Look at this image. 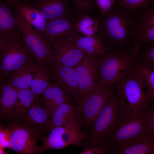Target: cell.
Listing matches in <instances>:
<instances>
[{
	"instance_id": "ba28073f",
	"label": "cell",
	"mask_w": 154,
	"mask_h": 154,
	"mask_svg": "<svg viewBox=\"0 0 154 154\" xmlns=\"http://www.w3.org/2000/svg\"><path fill=\"white\" fill-rule=\"evenodd\" d=\"M10 132V148L19 154H36L43 151L37 143L40 130L25 122H16L8 127Z\"/></svg>"
},
{
	"instance_id": "836d02e7",
	"label": "cell",
	"mask_w": 154,
	"mask_h": 154,
	"mask_svg": "<svg viewBox=\"0 0 154 154\" xmlns=\"http://www.w3.org/2000/svg\"><path fill=\"white\" fill-rule=\"evenodd\" d=\"M100 13L105 14L110 11L115 3L116 0H94Z\"/></svg>"
},
{
	"instance_id": "277c9868",
	"label": "cell",
	"mask_w": 154,
	"mask_h": 154,
	"mask_svg": "<svg viewBox=\"0 0 154 154\" xmlns=\"http://www.w3.org/2000/svg\"><path fill=\"white\" fill-rule=\"evenodd\" d=\"M137 62L132 51H106L99 54L96 81L111 85L134 68Z\"/></svg>"
},
{
	"instance_id": "ffe728a7",
	"label": "cell",
	"mask_w": 154,
	"mask_h": 154,
	"mask_svg": "<svg viewBox=\"0 0 154 154\" xmlns=\"http://www.w3.org/2000/svg\"><path fill=\"white\" fill-rule=\"evenodd\" d=\"M38 64L37 62L25 64L11 74L5 82L18 90L30 88L33 75Z\"/></svg>"
},
{
	"instance_id": "9a60e30c",
	"label": "cell",
	"mask_w": 154,
	"mask_h": 154,
	"mask_svg": "<svg viewBox=\"0 0 154 154\" xmlns=\"http://www.w3.org/2000/svg\"><path fill=\"white\" fill-rule=\"evenodd\" d=\"M69 2L68 0H32L24 3L40 12L47 22L62 18L73 17Z\"/></svg>"
},
{
	"instance_id": "9c48e42d",
	"label": "cell",
	"mask_w": 154,
	"mask_h": 154,
	"mask_svg": "<svg viewBox=\"0 0 154 154\" xmlns=\"http://www.w3.org/2000/svg\"><path fill=\"white\" fill-rule=\"evenodd\" d=\"M16 23L22 38L38 62L48 66L53 53L52 48L31 25L16 11L14 12Z\"/></svg>"
},
{
	"instance_id": "4316f807",
	"label": "cell",
	"mask_w": 154,
	"mask_h": 154,
	"mask_svg": "<svg viewBox=\"0 0 154 154\" xmlns=\"http://www.w3.org/2000/svg\"><path fill=\"white\" fill-rule=\"evenodd\" d=\"M80 146V154H112V149L105 139L102 137H89L84 140Z\"/></svg>"
},
{
	"instance_id": "3957f363",
	"label": "cell",
	"mask_w": 154,
	"mask_h": 154,
	"mask_svg": "<svg viewBox=\"0 0 154 154\" xmlns=\"http://www.w3.org/2000/svg\"><path fill=\"white\" fill-rule=\"evenodd\" d=\"M128 116L124 98L114 84L112 94L96 119L89 134L90 137L106 138Z\"/></svg>"
},
{
	"instance_id": "8fae6325",
	"label": "cell",
	"mask_w": 154,
	"mask_h": 154,
	"mask_svg": "<svg viewBox=\"0 0 154 154\" xmlns=\"http://www.w3.org/2000/svg\"><path fill=\"white\" fill-rule=\"evenodd\" d=\"M77 21L73 17L51 20L47 22L44 31L39 33L52 49L62 43L74 41L78 34L76 27Z\"/></svg>"
},
{
	"instance_id": "44dd1931",
	"label": "cell",
	"mask_w": 154,
	"mask_h": 154,
	"mask_svg": "<svg viewBox=\"0 0 154 154\" xmlns=\"http://www.w3.org/2000/svg\"><path fill=\"white\" fill-rule=\"evenodd\" d=\"M14 11L38 32L41 33L44 31L47 21L39 11L22 2L17 5Z\"/></svg>"
},
{
	"instance_id": "7a4b0ae2",
	"label": "cell",
	"mask_w": 154,
	"mask_h": 154,
	"mask_svg": "<svg viewBox=\"0 0 154 154\" xmlns=\"http://www.w3.org/2000/svg\"><path fill=\"white\" fill-rule=\"evenodd\" d=\"M145 111L140 114L128 116L104 138L112 149V154L154 135Z\"/></svg>"
},
{
	"instance_id": "e575fe53",
	"label": "cell",
	"mask_w": 154,
	"mask_h": 154,
	"mask_svg": "<svg viewBox=\"0 0 154 154\" xmlns=\"http://www.w3.org/2000/svg\"><path fill=\"white\" fill-rule=\"evenodd\" d=\"M10 132L8 128L7 129H1L0 133V147L10 148L9 138Z\"/></svg>"
},
{
	"instance_id": "f1b7e54d",
	"label": "cell",
	"mask_w": 154,
	"mask_h": 154,
	"mask_svg": "<svg viewBox=\"0 0 154 154\" xmlns=\"http://www.w3.org/2000/svg\"><path fill=\"white\" fill-rule=\"evenodd\" d=\"M114 154H154V135L130 145Z\"/></svg>"
},
{
	"instance_id": "d590c367",
	"label": "cell",
	"mask_w": 154,
	"mask_h": 154,
	"mask_svg": "<svg viewBox=\"0 0 154 154\" xmlns=\"http://www.w3.org/2000/svg\"><path fill=\"white\" fill-rule=\"evenodd\" d=\"M148 120L154 134V100L145 111Z\"/></svg>"
},
{
	"instance_id": "d6986e66",
	"label": "cell",
	"mask_w": 154,
	"mask_h": 154,
	"mask_svg": "<svg viewBox=\"0 0 154 154\" xmlns=\"http://www.w3.org/2000/svg\"><path fill=\"white\" fill-rule=\"evenodd\" d=\"M40 98L43 107L50 119L55 110L60 104L64 103H72L73 100L56 83L53 82L44 91Z\"/></svg>"
},
{
	"instance_id": "6da1fadb",
	"label": "cell",
	"mask_w": 154,
	"mask_h": 154,
	"mask_svg": "<svg viewBox=\"0 0 154 154\" xmlns=\"http://www.w3.org/2000/svg\"><path fill=\"white\" fill-rule=\"evenodd\" d=\"M134 10L121 6L117 1L111 10L100 14L98 19V35L107 52L133 51V25Z\"/></svg>"
},
{
	"instance_id": "f546056e",
	"label": "cell",
	"mask_w": 154,
	"mask_h": 154,
	"mask_svg": "<svg viewBox=\"0 0 154 154\" xmlns=\"http://www.w3.org/2000/svg\"><path fill=\"white\" fill-rule=\"evenodd\" d=\"M98 19L85 14L78 20L76 24L77 32L83 36H91L97 34Z\"/></svg>"
},
{
	"instance_id": "ab89813d",
	"label": "cell",
	"mask_w": 154,
	"mask_h": 154,
	"mask_svg": "<svg viewBox=\"0 0 154 154\" xmlns=\"http://www.w3.org/2000/svg\"></svg>"
},
{
	"instance_id": "2e32d148",
	"label": "cell",
	"mask_w": 154,
	"mask_h": 154,
	"mask_svg": "<svg viewBox=\"0 0 154 154\" xmlns=\"http://www.w3.org/2000/svg\"><path fill=\"white\" fill-rule=\"evenodd\" d=\"M80 110L78 105L72 103H64L60 105L50 119L48 128L57 127L80 125Z\"/></svg>"
},
{
	"instance_id": "d4e9b609",
	"label": "cell",
	"mask_w": 154,
	"mask_h": 154,
	"mask_svg": "<svg viewBox=\"0 0 154 154\" xmlns=\"http://www.w3.org/2000/svg\"><path fill=\"white\" fill-rule=\"evenodd\" d=\"M0 88V112L5 116L11 115L17 102L18 90L6 82Z\"/></svg>"
},
{
	"instance_id": "603a6c76",
	"label": "cell",
	"mask_w": 154,
	"mask_h": 154,
	"mask_svg": "<svg viewBox=\"0 0 154 154\" xmlns=\"http://www.w3.org/2000/svg\"><path fill=\"white\" fill-rule=\"evenodd\" d=\"M20 119L40 130L45 128H48L50 118L43 107L37 101L32 105L26 114Z\"/></svg>"
},
{
	"instance_id": "4fadbf2b",
	"label": "cell",
	"mask_w": 154,
	"mask_h": 154,
	"mask_svg": "<svg viewBox=\"0 0 154 154\" xmlns=\"http://www.w3.org/2000/svg\"><path fill=\"white\" fill-rule=\"evenodd\" d=\"M50 78L78 105L80 98L78 78L74 68L50 64L48 66Z\"/></svg>"
},
{
	"instance_id": "7402d4cb",
	"label": "cell",
	"mask_w": 154,
	"mask_h": 154,
	"mask_svg": "<svg viewBox=\"0 0 154 154\" xmlns=\"http://www.w3.org/2000/svg\"><path fill=\"white\" fill-rule=\"evenodd\" d=\"M75 44L86 53L99 55L107 49L101 38L97 34L91 36H80L78 34L74 41Z\"/></svg>"
},
{
	"instance_id": "83f0119b",
	"label": "cell",
	"mask_w": 154,
	"mask_h": 154,
	"mask_svg": "<svg viewBox=\"0 0 154 154\" xmlns=\"http://www.w3.org/2000/svg\"><path fill=\"white\" fill-rule=\"evenodd\" d=\"M135 69L145 91L152 101L154 100V68L137 62Z\"/></svg>"
},
{
	"instance_id": "8d00e7d4",
	"label": "cell",
	"mask_w": 154,
	"mask_h": 154,
	"mask_svg": "<svg viewBox=\"0 0 154 154\" xmlns=\"http://www.w3.org/2000/svg\"><path fill=\"white\" fill-rule=\"evenodd\" d=\"M14 11L17 5L22 1V0H2Z\"/></svg>"
},
{
	"instance_id": "1f68e13d",
	"label": "cell",
	"mask_w": 154,
	"mask_h": 154,
	"mask_svg": "<svg viewBox=\"0 0 154 154\" xmlns=\"http://www.w3.org/2000/svg\"><path fill=\"white\" fill-rule=\"evenodd\" d=\"M73 5L72 12L79 19L90 12L96 6L94 0H68Z\"/></svg>"
},
{
	"instance_id": "d6a6232c",
	"label": "cell",
	"mask_w": 154,
	"mask_h": 154,
	"mask_svg": "<svg viewBox=\"0 0 154 154\" xmlns=\"http://www.w3.org/2000/svg\"><path fill=\"white\" fill-rule=\"evenodd\" d=\"M116 1L122 7L133 10L154 3V0H116Z\"/></svg>"
},
{
	"instance_id": "4dcf8cb0",
	"label": "cell",
	"mask_w": 154,
	"mask_h": 154,
	"mask_svg": "<svg viewBox=\"0 0 154 154\" xmlns=\"http://www.w3.org/2000/svg\"><path fill=\"white\" fill-rule=\"evenodd\" d=\"M137 62L154 68V42L141 45L135 54Z\"/></svg>"
},
{
	"instance_id": "52a82bcc",
	"label": "cell",
	"mask_w": 154,
	"mask_h": 154,
	"mask_svg": "<svg viewBox=\"0 0 154 154\" xmlns=\"http://www.w3.org/2000/svg\"><path fill=\"white\" fill-rule=\"evenodd\" d=\"M114 84L110 86L97 82L94 87L82 99L78 105L80 110V125L84 132L91 131L94 123L100 113L111 95Z\"/></svg>"
},
{
	"instance_id": "484cf974",
	"label": "cell",
	"mask_w": 154,
	"mask_h": 154,
	"mask_svg": "<svg viewBox=\"0 0 154 154\" xmlns=\"http://www.w3.org/2000/svg\"><path fill=\"white\" fill-rule=\"evenodd\" d=\"M50 79L48 66L39 63L33 75L30 88L36 96L39 97L51 84Z\"/></svg>"
},
{
	"instance_id": "cb8c5ba5",
	"label": "cell",
	"mask_w": 154,
	"mask_h": 154,
	"mask_svg": "<svg viewBox=\"0 0 154 154\" xmlns=\"http://www.w3.org/2000/svg\"><path fill=\"white\" fill-rule=\"evenodd\" d=\"M38 97L30 88L18 90L17 102L11 116L20 119L26 114L32 105L38 100Z\"/></svg>"
},
{
	"instance_id": "5b68a950",
	"label": "cell",
	"mask_w": 154,
	"mask_h": 154,
	"mask_svg": "<svg viewBox=\"0 0 154 154\" xmlns=\"http://www.w3.org/2000/svg\"><path fill=\"white\" fill-rule=\"evenodd\" d=\"M34 62H38L22 37L0 41L1 82L23 65Z\"/></svg>"
},
{
	"instance_id": "e0dca14e",
	"label": "cell",
	"mask_w": 154,
	"mask_h": 154,
	"mask_svg": "<svg viewBox=\"0 0 154 154\" xmlns=\"http://www.w3.org/2000/svg\"><path fill=\"white\" fill-rule=\"evenodd\" d=\"M52 49L53 53L50 64H60L73 68L86 54L76 46L74 41L62 43Z\"/></svg>"
},
{
	"instance_id": "7c38bea8",
	"label": "cell",
	"mask_w": 154,
	"mask_h": 154,
	"mask_svg": "<svg viewBox=\"0 0 154 154\" xmlns=\"http://www.w3.org/2000/svg\"><path fill=\"white\" fill-rule=\"evenodd\" d=\"M133 31L135 53L142 44L154 42V3L134 10Z\"/></svg>"
},
{
	"instance_id": "74e56055",
	"label": "cell",
	"mask_w": 154,
	"mask_h": 154,
	"mask_svg": "<svg viewBox=\"0 0 154 154\" xmlns=\"http://www.w3.org/2000/svg\"><path fill=\"white\" fill-rule=\"evenodd\" d=\"M3 148H1L0 147V154H4V153H5L4 150H3Z\"/></svg>"
},
{
	"instance_id": "f35d334b",
	"label": "cell",
	"mask_w": 154,
	"mask_h": 154,
	"mask_svg": "<svg viewBox=\"0 0 154 154\" xmlns=\"http://www.w3.org/2000/svg\"><path fill=\"white\" fill-rule=\"evenodd\" d=\"M31 0H22V2L23 3H25Z\"/></svg>"
},
{
	"instance_id": "ac0fdd59",
	"label": "cell",
	"mask_w": 154,
	"mask_h": 154,
	"mask_svg": "<svg viewBox=\"0 0 154 154\" xmlns=\"http://www.w3.org/2000/svg\"><path fill=\"white\" fill-rule=\"evenodd\" d=\"M22 37L14 11L4 1L0 0V41Z\"/></svg>"
},
{
	"instance_id": "8992f818",
	"label": "cell",
	"mask_w": 154,
	"mask_h": 154,
	"mask_svg": "<svg viewBox=\"0 0 154 154\" xmlns=\"http://www.w3.org/2000/svg\"><path fill=\"white\" fill-rule=\"evenodd\" d=\"M114 84L126 100L129 116L144 112L152 102L145 91L135 67Z\"/></svg>"
},
{
	"instance_id": "5bb4252c",
	"label": "cell",
	"mask_w": 154,
	"mask_h": 154,
	"mask_svg": "<svg viewBox=\"0 0 154 154\" xmlns=\"http://www.w3.org/2000/svg\"><path fill=\"white\" fill-rule=\"evenodd\" d=\"M98 60V55L86 53L74 67L78 81L80 100L97 82Z\"/></svg>"
},
{
	"instance_id": "30bf717a",
	"label": "cell",
	"mask_w": 154,
	"mask_h": 154,
	"mask_svg": "<svg viewBox=\"0 0 154 154\" xmlns=\"http://www.w3.org/2000/svg\"><path fill=\"white\" fill-rule=\"evenodd\" d=\"M89 134L81 130L79 125L61 126L51 129L46 136L39 137L42 142L43 151L51 149H62L71 145L80 146L82 142L90 137Z\"/></svg>"
}]
</instances>
